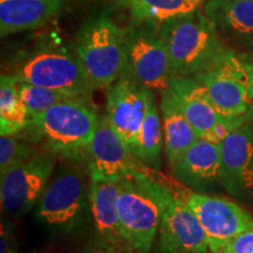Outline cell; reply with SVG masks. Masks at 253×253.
Wrapping results in <instances>:
<instances>
[{
    "mask_svg": "<svg viewBox=\"0 0 253 253\" xmlns=\"http://www.w3.org/2000/svg\"><path fill=\"white\" fill-rule=\"evenodd\" d=\"M54 156L49 151L38 153L1 176L0 201L7 216L23 218L37 208L54 170Z\"/></svg>",
    "mask_w": 253,
    "mask_h": 253,
    "instance_id": "cell-10",
    "label": "cell"
},
{
    "mask_svg": "<svg viewBox=\"0 0 253 253\" xmlns=\"http://www.w3.org/2000/svg\"><path fill=\"white\" fill-rule=\"evenodd\" d=\"M220 184L230 195L253 194V128L245 122L219 143Z\"/></svg>",
    "mask_w": 253,
    "mask_h": 253,
    "instance_id": "cell-14",
    "label": "cell"
},
{
    "mask_svg": "<svg viewBox=\"0 0 253 253\" xmlns=\"http://www.w3.org/2000/svg\"><path fill=\"white\" fill-rule=\"evenodd\" d=\"M155 173L122 179L116 199L123 236L134 251L141 253L149 252L164 213L176 198Z\"/></svg>",
    "mask_w": 253,
    "mask_h": 253,
    "instance_id": "cell-1",
    "label": "cell"
},
{
    "mask_svg": "<svg viewBox=\"0 0 253 253\" xmlns=\"http://www.w3.org/2000/svg\"><path fill=\"white\" fill-rule=\"evenodd\" d=\"M220 253H253V227L237 236Z\"/></svg>",
    "mask_w": 253,
    "mask_h": 253,
    "instance_id": "cell-27",
    "label": "cell"
},
{
    "mask_svg": "<svg viewBox=\"0 0 253 253\" xmlns=\"http://www.w3.org/2000/svg\"><path fill=\"white\" fill-rule=\"evenodd\" d=\"M120 182L91 181L89 185V205L91 224L100 240L118 250L120 253H131L134 250L123 236L116 199Z\"/></svg>",
    "mask_w": 253,
    "mask_h": 253,
    "instance_id": "cell-16",
    "label": "cell"
},
{
    "mask_svg": "<svg viewBox=\"0 0 253 253\" xmlns=\"http://www.w3.org/2000/svg\"><path fill=\"white\" fill-rule=\"evenodd\" d=\"M19 242L14 224L7 219H1L0 233V253H18Z\"/></svg>",
    "mask_w": 253,
    "mask_h": 253,
    "instance_id": "cell-26",
    "label": "cell"
},
{
    "mask_svg": "<svg viewBox=\"0 0 253 253\" xmlns=\"http://www.w3.org/2000/svg\"><path fill=\"white\" fill-rule=\"evenodd\" d=\"M182 199L198 218L211 253H220L237 236L253 227V217L235 202L194 191H179Z\"/></svg>",
    "mask_w": 253,
    "mask_h": 253,
    "instance_id": "cell-9",
    "label": "cell"
},
{
    "mask_svg": "<svg viewBox=\"0 0 253 253\" xmlns=\"http://www.w3.org/2000/svg\"><path fill=\"white\" fill-rule=\"evenodd\" d=\"M30 121L28 110L20 97L18 80L12 75L0 79V134L15 136L26 129Z\"/></svg>",
    "mask_w": 253,
    "mask_h": 253,
    "instance_id": "cell-23",
    "label": "cell"
},
{
    "mask_svg": "<svg viewBox=\"0 0 253 253\" xmlns=\"http://www.w3.org/2000/svg\"><path fill=\"white\" fill-rule=\"evenodd\" d=\"M9 75L19 82L72 96L87 97L93 91L77 54L62 48H40L24 55Z\"/></svg>",
    "mask_w": 253,
    "mask_h": 253,
    "instance_id": "cell-6",
    "label": "cell"
},
{
    "mask_svg": "<svg viewBox=\"0 0 253 253\" xmlns=\"http://www.w3.org/2000/svg\"><path fill=\"white\" fill-rule=\"evenodd\" d=\"M169 53L173 75L194 77L216 66L229 50L203 11L169 19L158 25Z\"/></svg>",
    "mask_w": 253,
    "mask_h": 253,
    "instance_id": "cell-2",
    "label": "cell"
},
{
    "mask_svg": "<svg viewBox=\"0 0 253 253\" xmlns=\"http://www.w3.org/2000/svg\"><path fill=\"white\" fill-rule=\"evenodd\" d=\"M100 116L86 97L63 101L32 118L26 126L31 142L54 155L75 157L93 140Z\"/></svg>",
    "mask_w": 253,
    "mask_h": 253,
    "instance_id": "cell-3",
    "label": "cell"
},
{
    "mask_svg": "<svg viewBox=\"0 0 253 253\" xmlns=\"http://www.w3.org/2000/svg\"><path fill=\"white\" fill-rule=\"evenodd\" d=\"M153 90L121 74L107 91V118L134 154Z\"/></svg>",
    "mask_w": 253,
    "mask_h": 253,
    "instance_id": "cell-13",
    "label": "cell"
},
{
    "mask_svg": "<svg viewBox=\"0 0 253 253\" xmlns=\"http://www.w3.org/2000/svg\"><path fill=\"white\" fill-rule=\"evenodd\" d=\"M137 24L160 25L169 19L195 12L207 0H115Z\"/></svg>",
    "mask_w": 253,
    "mask_h": 253,
    "instance_id": "cell-21",
    "label": "cell"
},
{
    "mask_svg": "<svg viewBox=\"0 0 253 253\" xmlns=\"http://www.w3.org/2000/svg\"><path fill=\"white\" fill-rule=\"evenodd\" d=\"M91 181L121 182L126 177L149 175L155 169L141 162L114 130L107 115L100 116L94 137L87 148Z\"/></svg>",
    "mask_w": 253,
    "mask_h": 253,
    "instance_id": "cell-11",
    "label": "cell"
},
{
    "mask_svg": "<svg viewBox=\"0 0 253 253\" xmlns=\"http://www.w3.org/2000/svg\"><path fill=\"white\" fill-rule=\"evenodd\" d=\"M121 74L154 93H162L169 88L173 73L158 25L138 24L126 32L125 63Z\"/></svg>",
    "mask_w": 253,
    "mask_h": 253,
    "instance_id": "cell-8",
    "label": "cell"
},
{
    "mask_svg": "<svg viewBox=\"0 0 253 253\" xmlns=\"http://www.w3.org/2000/svg\"><path fill=\"white\" fill-rule=\"evenodd\" d=\"M250 65H251V69H252V74H253V55L250 59Z\"/></svg>",
    "mask_w": 253,
    "mask_h": 253,
    "instance_id": "cell-30",
    "label": "cell"
},
{
    "mask_svg": "<svg viewBox=\"0 0 253 253\" xmlns=\"http://www.w3.org/2000/svg\"><path fill=\"white\" fill-rule=\"evenodd\" d=\"M18 89L20 97L23 99L25 106L28 110L30 119L36 118L41 113L46 112L50 107L55 106L63 101L77 99L81 96H72L60 93V91L48 89V88L33 86V84H25V82L18 81Z\"/></svg>",
    "mask_w": 253,
    "mask_h": 253,
    "instance_id": "cell-24",
    "label": "cell"
},
{
    "mask_svg": "<svg viewBox=\"0 0 253 253\" xmlns=\"http://www.w3.org/2000/svg\"><path fill=\"white\" fill-rule=\"evenodd\" d=\"M168 89L202 140L219 144L230 132L246 122L245 116L227 119L221 115L194 77L173 75Z\"/></svg>",
    "mask_w": 253,
    "mask_h": 253,
    "instance_id": "cell-12",
    "label": "cell"
},
{
    "mask_svg": "<svg viewBox=\"0 0 253 253\" xmlns=\"http://www.w3.org/2000/svg\"><path fill=\"white\" fill-rule=\"evenodd\" d=\"M173 173L190 188L202 190L220 182V147L198 138L177 163Z\"/></svg>",
    "mask_w": 253,
    "mask_h": 253,
    "instance_id": "cell-18",
    "label": "cell"
},
{
    "mask_svg": "<svg viewBox=\"0 0 253 253\" xmlns=\"http://www.w3.org/2000/svg\"><path fill=\"white\" fill-rule=\"evenodd\" d=\"M245 118H246V122H248L249 125L253 128V102L251 106H250L248 113L245 114Z\"/></svg>",
    "mask_w": 253,
    "mask_h": 253,
    "instance_id": "cell-29",
    "label": "cell"
},
{
    "mask_svg": "<svg viewBox=\"0 0 253 253\" xmlns=\"http://www.w3.org/2000/svg\"><path fill=\"white\" fill-rule=\"evenodd\" d=\"M66 0H0L1 37L34 30L61 11Z\"/></svg>",
    "mask_w": 253,
    "mask_h": 253,
    "instance_id": "cell-19",
    "label": "cell"
},
{
    "mask_svg": "<svg viewBox=\"0 0 253 253\" xmlns=\"http://www.w3.org/2000/svg\"><path fill=\"white\" fill-rule=\"evenodd\" d=\"M160 109L162 115L164 154L168 164L173 170L198 137L169 89L161 93Z\"/></svg>",
    "mask_w": 253,
    "mask_h": 253,
    "instance_id": "cell-20",
    "label": "cell"
},
{
    "mask_svg": "<svg viewBox=\"0 0 253 253\" xmlns=\"http://www.w3.org/2000/svg\"><path fill=\"white\" fill-rule=\"evenodd\" d=\"M82 253H120L118 250H115L112 246L106 244L102 240H96V242L90 243Z\"/></svg>",
    "mask_w": 253,
    "mask_h": 253,
    "instance_id": "cell-28",
    "label": "cell"
},
{
    "mask_svg": "<svg viewBox=\"0 0 253 253\" xmlns=\"http://www.w3.org/2000/svg\"><path fill=\"white\" fill-rule=\"evenodd\" d=\"M158 233L162 253H209L210 251L207 235L198 218L177 196L168 207Z\"/></svg>",
    "mask_w": 253,
    "mask_h": 253,
    "instance_id": "cell-15",
    "label": "cell"
},
{
    "mask_svg": "<svg viewBox=\"0 0 253 253\" xmlns=\"http://www.w3.org/2000/svg\"><path fill=\"white\" fill-rule=\"evenodd\" d=\"M163 145V130L161 125L160 112L156 102V96L153 91L149 97V104L142 123L134 155L145 166L153 169L161 168V153Z\"/></svg>",
    "mask_w": 253,
    "mask_h": 253,
    "instance_id": "cell-22",
    "label": "cell"
},
{
    "mask_svg": "<svg viewBox=\"0 0 253 253\" xmlns=\"http://www.w3.org/2000/svg\"><path fill=\"white\" fill-rule=\"evenodd\" d=\"M203 12L218 33L237 45L253 48V0H207Z\"/></svg>",
    "mask_w": 253,
    "mask_h": 253,
    "instance_id": "cell-17",
    "label": "cell"
},
{
    "mask_svg": "<svg viewBox=\"0 0 253 253\" xmlns=\"http://www.w3.org/2000/svg\"><path fill=\"white\" fill-rule=\"evenodd\" d=\"M34 218L52 235L73 238L91 223L89 189L78 168H60L38 203Z\"/></svg>",
    "mask_w": 253,
    "mask_h": 253,
    "instance_id": "cell-4",
    "label": "cell"
},
{
    "mask_svg": "<svg viewBox=\"0 0 253 253\" xmlns=\"http://www.w3.org/2000/svg\"><path fill=\"white\" fill-rule=\"evenodd\" d=\"M211 103L227 119L245 116L253 102L250 59L229 48L216 66L194 75Z\"/></svg>",
    "mask_w": 253,
    "mask_h": 253,
    "instance_id": "cell-7",
    "label": "cell"
},
{
    "mask_svg": "<svg viewBox=\"0 0 253 253\" xmlns=\"http://www.w3.org/2000/svg\"><path fill=\"white\" fill-rule=\"evenodd\" d=\"M126 32L108 14L88 19L77 37V54L91 89H104L118 80L125 63Z\"/></svg>",
    "mask_w": 253,
    "mask_h": 253,
    "instance_id": "cell-5",
    "label": "cell"
},
{
    "mask_svg": "<svg viewBox=\"0 0 253 253\" xmlns=\"http://www.w3.org/2000/svg\"><path fill=\"white\" fill-rule=\"evenodd\" d=\"M38 151L30 144L20 141L15 136H1L0 138V176L5 175L13 168L20 166Z\"/></svg>",
    "mask_w": 253,
    "mask_h": 253,
    "instance_id": "cell-25",
    "label": "cell"
}]
</instances>
